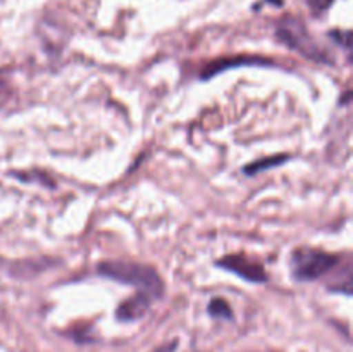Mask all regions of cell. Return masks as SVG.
Wrapping results in <instances>:
<instances>
[{
	"instance_id": "1",
	"label": "cell",
	"mask_w": 353,
	"mask_h": 352,
	"mask_svg": "<svg viewBox=\"0 0 353 352\" xmlns=\"http://www.w3.org/2000/svg\"><path fill=\"white\" fill-rule=\"evenodd\" d=\"M99 275L119 283L137 286L138 292L148 293L155 300L164 293L161 276L154 268L133 261H103L99 264Z\"/></svg>"
},
{
	"instance_id": "2",
	"label": "cell",
	"mask_w": 353,
	"mask_h": 352,
	"mask_svg": "<svg viewBox=\"0 0 353 352\" xmlns=\"http://www.w3.org/2000/svg\"><path fill=\"white\" fill-rule=\"evenodd\" d=\"M276 37L286 47L293 48L310 61L321 62V64H333L334 62L330 52L319 41L314 40L303 21L299 17L286 16L279 19L278 26H276Z\"/></svg>"
},
{
	"instance_id": "3",
	"label": "cell",
	"mask_w": 353,
	"mask_h": 352,
	"mask_svg": "<svg viewBox=\"0 0 353 352\" xmlns=\"http://www.w3.org/2000/svg\"><path fill=\"white\" fill-rule=\"evenodd\" d=\"M340 262V255L312 247L295 248L290 259L293 278L299 282H314V280L331 275V271H334Z\"/></svg>"
},
{
	"instance_id": "4",
	"label": "cell",
	"mask_w": 353,
	"mask_h": 352,
	"mask_svg": "<svg viewBox=\"0 0 353 352\" xmlns=\"http://www.w3.org/2000/svg\"><path fill=\"white\" fill-rule=\"evenodd\" d=\"M217 266L226 271L234 273L240 278L247 280L250 283H265L268 282V273H265L264 266L257 261V259H252L248 255L243 254H233L226 255L221 261H217Z\"/></svg>"
},
{
	"instance_id": "5",
	"label": "cell",
	"mask_w": 353,
	"mask_h": 352,
	"mask_svg": "<svg viewBox=\"0 0 353 352\" xmlns=\"http://www.w3.org/2000/svg\"><path fill=\"white\" fill-rule=\"evenodd\" d=\"M154 300V297H150L148 293L138 292L137 295L130 297L123 304H119V307L116 309V317L119 321H123V323L140 320V317H143L147 314V311L150 309Z\"/></svg>"
},
{
	"instance_id": "6",
	"label": "cell",
	"mask_w": 353,
	"mask_h": 352,
	"mask_svg": "<svg viewBox=\"0 0 353 352\" xmlns=\"http://www.w3.org/2000/svg\"><path fill=\"white\" fill-rule=\"evenodd\" d=\"M269 64V61H265V59H259V57H238V59H224V61H219V62H214V64H210L209 68H207V71L203 72V78H210V76L217 75V72H221L223 69H228V68H234V64Z\"/></svg>"
},
{
	"instance_id": "7",
	"label": "cell",
	"mask_w": 353,
	"mask_h": 352,
	"mask_svg": "<svg viewBox=\"0 0 353 352\" xmlns=\"http://www.w3.org/2000/svg\"><path fill=\"white\" fill-rule=\"evenodd\" d=\"M290 155H274V157H265V159H261V161H255L254 164L247 166L245 168V173L247 175H255V173H261L264 171V169H269V168H274V166H279L283 164L285 161H288Z\"/></svg>"
},
{
	"instance_id": "8",
	"label": "cell",
	"mask_w": 353,
	"mask_h": 352,
	"mask_svg": "<svg viewBox=\"0 0 353 352\" xmlns=\"http://www.w3.org/2000/svg\"><path fill=\"white\" fill-rule=\"evenodd\" d=\"M209 314L216 320H233V311L231 306L224 299H212L209 307H207Z\"/></svg>"
},
{
	"instance_id": "9",
	"label": "cell",
	"mask_w": 353,
	"mask_h": 352,
	"mask_svg": "<svg viewBox=\"0 0 353 352\" xmlns=\"http://www.w3.org/2000/svg\"><path fill=\"white\" fill-rule=\"evenodd\" d=\"M334 2H336V0H307V6H309L310 14H312V16L319 17L323 16L324 12L330 10Z\"/></svg>"
}]
</instances>
